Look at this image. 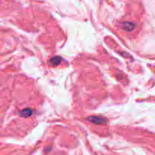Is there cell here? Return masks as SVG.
Masks as SVG:
<instances>
[{"label":"cell","mask_w":155,"mask_h":155,"mask_svg":"<svg viewBox=\"0 0 155 155\" xmlns=\"http://www.w3.org/2000/svg\"><path fill=\"white\" fill-rule=\"evenodd\" d=\"M87 120L95 123V124H104L107 122L105 118L101 117H89L87 118Z\"/></svg>","instance_id":"1"},{"label":"cell","mask_w":155,"mask_h":155,"mask_svg":"<svg viewBox=\"0 0 155 155\" xmlns=\"http://www.w3.org/2000/svg\"><path fill=\"white\" fill-rule=\"evenodd\" d=\"M121 26L123 30H127V31H132L136 27V25L131 22H123L121 24Z\"/></svg>","instance_id":"2"},{"label":"cell","mask_w":155,"mask_h":155,"mask_svg":"<svg viewBox=\"0 0 155 155\" xmlns=\"http://www.w3.org/2000/svg\"><path fill=\"white\" fill-rule=\"evenodd\" d=\"M61 60H62V58L59 56L53 57L51 58V60H49V64H51V66H57V65H58L60 64Z\"/></svg>","instance_id":"3"},{"label":"cell","mask_w":155,"mask_h":155,"mask_svg":"<svg viewBox=\"0 0 155 155\" xmlns=\"http://www.w3.org/2000/svg\"><path fill=\"white\" fill-rule=\"evenodd\" d=\"M33 114V110L30 109V108H26V109L23 110L21 111V115L23 117H30V115Z\"/></svg>","instance_id":"4"}]
</instances>
